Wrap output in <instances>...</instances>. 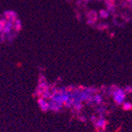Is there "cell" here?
<instances>
[{
    "label": "cell",
    "mask_w": 132,
    "mask_h": 132,
    "mask_svg": "<svg viewBox=\"0 0 132 132\" xmlns=\"http://www.w3.org/2000/svg\"><path fill=\"white\" fill-rule=\"evenodd\" d=\"M124 98H125V94L122 91V90H118L117 93H115L114 94V98L116 100V102L118 103H121L123 102L124 100Z\"/></svg>",
    "instance_id": "1"
}]
</instances>
